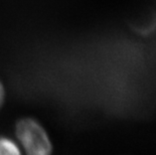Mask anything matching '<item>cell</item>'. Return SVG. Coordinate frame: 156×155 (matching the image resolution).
<instances>
[{
	"label": "cell",
	"mask_w": 156,
	"mask_h": 155,
	"mask_svg": "<svg viewBox=\"0 0 156 155\" xmlns=\"http://www.w3.org/2000/svg\"><path fill=\"white\" fill-rule=\"evenodd\" d=\"M15 132L25 155H51V142L44 128L31 118H24L16 123Z\"/></svg>",
	"instance_id": "1"
},
{
	"label": "cell",
	"mask_w": 156,
	"mask_h": 155,
	"mask_svg": "<svg viewBox=\"0 0 156 155\" xmlns=\"http://www.w3.org/2000/svg\"><path fill=\"white\" fill-rule=\"evenodd\" d=\"M0 155H21V152L12 140L0 137Z\"/></svg>",
	"instance_id": "2"
},
{
	"label": "cell",
	"mask_w": 156,
	"mask_h": 155,
	"mask_svg": "<svg viewBox=\"0 0 156 155\" xmlns=\"http://www.w3.org/2000/svg\"><path fill=\"white\" fill-rule=\"evenodd\" d=\"M4 100H5V88L2 81L0 80V108L2 107L3 103H4Z\"/></svg>",
	"instance_id": "3"
}]
</instances>
